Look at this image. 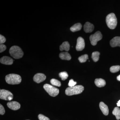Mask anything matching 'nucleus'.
Here are the masks:
<instances>
[{
    "mask_svg": "<svg viewBox=\"0 0 120 120\" xmlns=\"http://www.w3.org/2000/svg\"><path fill=\"white\" fill-rule=\"evenodd\" d=\"M5 81L10 84H18L21 82L22 78L19 75L15 74H10L7 75L5 77Z\"/></svg>",
    "mask_w": 120,
    "mask_h": 120,
    "instance_id": "nucleus-1",
    "label": "nucleus"
},
{
    "mask_svg": "<svg viewBox=\"0 0 120 120\" xmlns=\"http://www.w3.org/2000/svg\"><path fill=\"white\" fill-rule=\"evenodd\" d=\"M84 88L81 85L75 86L72 87H69L65 90L66 94L68 96L79 94L83 91Z\"/></svg>",
    "mask_w": 120,
    "mask_h": 120,
    "instance_id": "nucleus-2",
    "label": "nucleus"
},
{
    "mask_svg": "<svg viewBox=\"0 0 120 120\" xmlns=\"http://www.w3.org/2000/svg\"><path fill=\"white\" fill-rule=\"evenodd\" d=\"M106 22L109 28L112 30L115 29L117 24V19L115 14L111 13L107 15L106 18Z\"/></svg>",
    "mask_w": 120,
    "mask_h": 120,
    "instance_id": "nucleus-3",
    "label": "nucleus"
},
{
    "mask_svg": "<svg viewBox=\"0 0 120 120\" xmlns=\"http://www.w3.org/2000/svg\"><path fill=\"white\" fill-rule=\"evenodd\" d=\"M9 52L11 56L15 59L21 58L23 55L22 49L17 46H12L9 49Z\"/></svg>",
    "mask_w": 120,
    "mask_h": 120,
    "instance_id": "nucleus-4",
    "label": "nucleus"
},
{
    "mask_svg": "<svg viewBox=\"0 0 120 120\" xmlns=\"http://www.w3.org/2000/svg\"><path fill=\"white\" fill-rule=\"evenodd\" d=\"M43 88L52 97H56L59 93V90L58 88L48 84H45L43 86Z\"/></svg>",
    "mask_w": 120,
    "mask_h": 120,
    "instance_id": "nucleus-5",
    "label": "nucleus"
},
{
    "mask_svg": "<svg viewBox=\"0 0 120 120\" xmlns=\"http://www.w3.org/2000/svg\"><path fill=\"white\" fill-rule=\"evenodd\" d=\"M0 98L6 101H11L13 98V95L9 91L5 90H0Z\"/></svg>",
    "mask_w": 120,
    "mask_h": 120,
    "instance_id": "nucleus-6",
    "label": "nucleus"
},
{
    "mask_svg": "<svg viewBox=\"0 0 120 120\" xmlns=\"http://www.w3.org/2000/svg\"><path fill=\"white\" fill-rule=\"evenodd\" d=\"M102 35L100 31H98L95 32L94 34L91 35L90 37L91 43L92 45H97L98 41L102 39Z\"/></svg>",
    "mask_w": 120,
    "mask_h": 120,
    "instance_id": "nucleus-7",
    "label": "nucleus"
},
{
    "mask_svg": "<svg viewBox=\"0 0 120 120\" xmlns=\"http://www.w3.org/2000/svg\"><path fill=\"white\" fill-rule=\"evenodd\" d=\"M85 42L83 38L79 37L77 38L76 49L78 51H82L85 47Z\"/></svg>",
    "mask_w": 120,
    "mask_h": 120,
    "instance_id": "nucleus-8",
    "label": "nucleus"
},
{
    "mask_svg": "<svg viewBox=\"0 0 120 120\" xmlns=\"http://www.w3.org/2000/svg\"><path fill=\"white\" fill-rule=\"evenodd\" d=\"M46 79V76L44 74L41 73H38L34 75V80L37 83H40L43 82Z\"/></svg>",
    "mask_w": 120,
    "mask_h": 120,
    "instance_id": "nucleus-9",
    "label": "nucleus"
},
{
    "mask_svg": "<svg viewBox=\"0 0 120 120\" xmlns=\"http://www.w3.org/2000/svg\"><path fill=\"white\" fill-rule=\"evenodd\" d=\"M7 106L9 109L14 110L19 109L20 107V105L19 103L15 101H12L8 102Z\"/></svg>",
    "mask_w": 120,
    "mask_h": 120,
    "instance_id": "nucleus-10",
    "label": "nucleus"
},
{
    "mask_svg": "<svg viewBox=\"0 0 120 120\" xmlns=\"http://www.w3.org/2000/svg\"><path fill=\"white\" fill-rule=\"evenodd\" d=\"M0 61L1 64L5 65H11L13 63V60L11 57L4 56L0 58Z\"/></svg>",
    "mask_w": 120,
    "mask_h": 120,
    "instance_id": "nucleus-11",
    "label": "nucleus"
},
{
    "mask_svg": "<svg viewBox=\"0 0 120 120\" xmlns=\"http://www.w3.org/2000/svg\"><path fill=\"white\" fill-rule=\"evenodd\" d=\"M110 43L112 47H120V37H114L110 41Z\"/></svg>",
    "mask_w": 120,
    "mask_h": 120,
    "instance_id": "nucleus-12",
    "label": "nucleus"
},
{
    "mask_svg": "<svg viewBox=\"0 0 120 120\" xmlns=\"http://www.w3.org/2000/svg\"><path fill=\"white\" fill-rule=\"evenodd\" d=\"M94 26L89 22H86L84 26V30L86 33H90L94 30Z\"/></svg>",
    "mask_w": 120,
    "mask_h": 120,
    "instance_id": "nucleus-13",
    "label": "nucleus"
},
{
    "mask_svg": "<svg viewBox=\"0 0 120 120\" xmlns=\"http://www.w3.org/2000/svg\"><path fill=\"white\" fill-rule=\"evenodd\" d=\"M99 107L102 113L105 115L107 116L109 113V109L108 106L105 103L101 102L99 103Z\"/></svg>",
    "mask_w": 120,
    "mask_h": 120,
    "instance_id": "nucleus-14",
    "label": "nucleus"
},
{
    "mask_svg": "<svg viewBox=\"0 0 120 120\" xmlns=\"http://www.w3.org/2000/svg\"><path fill=\"white\" fill-rule=\"evenodd\" d=\"M94 83L96 86L99 87H104L106 84L105 80L102 79H96L95 80Z\"/></svg>",
    "mask_w": 120,
    "mask_h": 120,
    "instance_id": "nucleus-15",
    "label": "nucleus"
},
{
    "mask_svg": "<svg viewBox=\"0 0 120 120\" xmlns=\"http://www.w3.org/2000/svg\"><path fill=\"white\" fill-rule=\"evenodd\" d=\"M60 58L63 60H69L71 58V55L67 52H62L59 55Z\"/></svg>",
    "mask_w": 120,
    "mask_h": 120,
    "instance_id": "nucleus-16",
    "label": "nucleus"
},
{
    "mask_svg": "<svg viewBox=\"0 0 120 120\" xmlns=\"http://www.w3.org/2000/svg\"><path fill=\"white\" fill-rule=\"evenodd\" d=\"M70 49V45L68 42L65 41L60 46V50L62 51L64 50L68 52Z\"/></svg>",
    "mask_w": 120,
    "mask_h": 120,
    "instance_id": "nucleus-17",
    "label": "nucleus"
},
{
    "mask_svg": "<svg viewBox=\"0 0 120 120\" xmlns=\"http://www.w3.org/2000/svg\"><path fill=\"white\" fill-rule=\"evenodd\" d=\"M82 25L81 23H79L74 24L70 28L71 31L73 32H76L81 30L82 28Z\"/></svg>",
    "mask_w": 120,
    "mask_h": 120,
    "instance_id": "nucleus-18",
    "label": "nucleus"
},
{
    "mask_svg": "<svg viewBox=\"0 0 120 120\" xmlns=\"http://www.w3.org/2000/svg\"><path fill=\"white\" fill-rule=\"evenodd\" d=\"M112 114L116 116V119L117 120L120 119V109L118 107H116L112 111Z\"/></svg>",
    "mask_w": 120,
    "mask_h": 120,
    "instance_id": "nucleus-19",
    "label": "nucleus"
},
{
    "mask_svg": "<svg viewBox=\"0 0 120 120\" xmlns=\"http://www.w3.org/2000/svg\"><path fill=\"white\" fill-rule=\"evenodd\" d=\"M100 54V53L98 52H95L92 53L91 58L94 61L96 62L98 60Z\"/></svg>",
    "mask_w": 120,
    "mask_h": 120,
    "instance_id": "nucleus-20",
    "label": "nucleus"
},
{
    "mask_svg": "<svg viewBox=\"0 0 120 120\" xmlns=\"http://www.w3.org/2000/svg\"><path fill=\"white\" fill-rule=\"evenodd\" d=\"M59 75L62 80H64L67 79L68 76V74L67 72L65 71L60 72L59 73Z\"/></svg>",
    "mask_w": 120,
    "mask_h": 120,
    "instance_id": "nucleus-21",
    "label": "nucleus"
},
{
    "mask_svg": "<svg viewBox=\"0 0 120 120\" xmlns=\"http://www.w3.org/2000/svg\"><path fill=\"white\" fill-rule=\"evenodd\" d=\"M50 82L51 83L53 86L58 87L60 86H61V83L60 81L55 79H52L50 80Z\"/></svg>",
    "mask_w": 120,
    "mask_h": 120,
    "instance_id": "nucleus-22",
    "label": "nucleus"
},
{
    "mask_svg": "<svg viewBox=\"0 0 120 120\" xmlns=\"http://www.w3.org/2000/svg\"><path fill=\"white\" fill-rule=\"evenodd\" d=\"M120 70V66L119 65L112 66L110 68V71L112 73H116Z\"/></svg>",
    "mask_w": 120,
    "mask_h": 120,
    "instance_id": "nucleus-23",
    "label": "nucleus"
},
{
    "mask_svg": "<svg viewBox=\"0 0 120 120\" xmlns=\"http://www.w3.org/2000/svg\"><path fill=\"white\" fill-rule=\"evenodd\" d=\"M88 58V55L86 54L79 57V60L80 62L83 63L86 62Z\"/></svg>",
    "mask_w": 120,
    "mask_h": 120,
    "instance_id": "nucleus-24",
    "label": "nucleus"
},
{
    "mask_svg": "<svg viewBox=\"0 0 120 120\" xmlns=\"http://www.w3.org/2000/svg\"><path fill=\"white\" fill-rule=\"evenodd\" d=\"M38 118L39 120H50L48 117L42 114H39L38 115Z\"/></svg>",
    "mask_w": 120,
    "mask_h": 120,
    "instance_id": "nucleus-25",
    "label": "nucleus"
},
{
    "mask_svg": "<svg viewBox=\"0 0 120 120\" xmlns=\"http://www.w3.org/2000/svg\"><path fill=\"white\" fill-rule=\"evenodd\" d=\"M76 83H77V82H76L74 81L73 79H71L69 81L68 85L69 87H72L75 86Z\"/></svg>",
    "mask_w": 120,
    "mask_h": 120,
    "instance_id": "nucleus-26",
    "label": "nucleus"
},
{
    "mask_svg": "<svg viewBox=\"0 0 120 120\" xmlns=\"http://www.w3.org/2000/svg\"><path fill=\"white\" fill-rule=\"evenodd\" d=\"M7 49V47L5 45L0 44V52L1 53L5 51Z\"/></svg>",
    "mask_w": 120,
    "mask_h": 120,
    "instance_id": "nucleus-27",
    "label": "nucleus"
},
{
    "mask_svg": "<svg viewBox=\"0 0 120 120\" xmlns=\"http://www.w3.org/2000/svg\"><path fill=\"white\" fill-rule=\"evenodd\" d=\"M6 41V38L3 35L0 34V43L2 44L5 42Z\"/></svg>",
    "mask_w": 120,
    "mask_h": 120,
    "instance_id": "nucleus-28",
    "label": "nucleus"
},
{
    "mask_svg": "<svg viewBox=\"0 0 120 120\" xmlns=\"http://www.w3.org/2000/svg\"><path fill=\"white\" fill-rule=\"evenodd\" d=\"M5 113V110L4 108L3 107L1 104L0 105V114L1 115H4Z\"/></svg>",
    "mask_w": 120,
    "mask_h": 120,
    "instance_id": "nucleus-29",
    "label": "nucleus"
},
{
    "mask_svg": "<svg viewBox=\"0 0 120 120\" xmlns=\"http://www.w3.org/2000/svg\"><path fill=\"white\" fill-rule=\"evenodd\" d=\"M117 105L118 106H120V100L118 101L117 103Z\"/></svg>",
    "mask_w": 120,
    "mask_h": 120,
    "instance_id": "nucleus-30",
    "label": "nucleus"
},
{
    "mask_svg": "<svg viewBox=\"0 0 120 120\" xmlns=\"http://www.w3.org/2000/svg\"><path fill=\"white\" fill-rule=\"evenodd\" d=\"M117 80H118V81H120V75H119L117 76Z\"/></svg>",
    "mask_w": 120,
    "mask_h": 120,
    "instance_id": "nucleus-31",
    "label": "nucleus"
},
{
    "mask_svg": "<svg viewBox=\"0 0 120 120\" xmlns=\"http://www.w3.org/2000/svg\"></svg>",
    "mask_w": 120,
    "mask_h": 120,
    "instance_id": "nucleus-32",
    "label": "nucleus"
}]
</instances>
